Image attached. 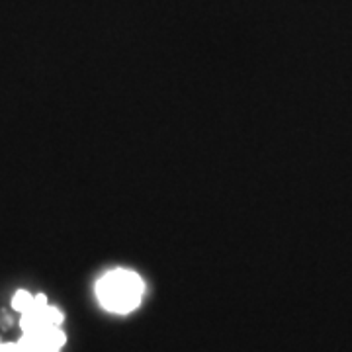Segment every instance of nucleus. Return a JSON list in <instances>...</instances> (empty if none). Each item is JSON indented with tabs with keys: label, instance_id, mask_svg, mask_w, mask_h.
Returning <instances> with one entry per match:
<instances>
[{
	"label": "nucleus",
	"instance_id": "nucleus-1",
	"mask_svg": "<svg viewBox=\"0 0 352 352\" xmlns=\"http://www.w3.org/2000/svg\"><path fill=\"white\" fill-rule=\"evenodd\" d=\"M143 292V280L131 270H112L96 282V298L100 305L118 315L131 314L138 309Z\"/></svg>",
	"mask_w": 352,
	"mask_h": 352
},
{
	"label": "nucleus",
	"instance_id": "nucleus-2",
	"mask_svg": "<svg viewBox=\"0 0 352 352\" xmlns=\"http://www.w3.org/2000/svg\"><path fill=\"white\" fill-rule=\"evenodd\" d=\"M67 337L57 325L24 333L18 342H0V352H59Z\"/></svg>",
	"mask_w": 352,
	"mask_h": 352
},
{
	"label": "nucleus",
	"instance_id": "nucleus-3",
	"mask_svg": "<svg viewBox=\"0 0 352 352\" xmlns=\"http://www.w3.org/2000/svg\"><path fill=\"white\" fill-rule=\"evenodd\" d=\"M32 303H34V296H32L30 292H25V289H18L12 300V307L16 311L24 314L25 309H30Z\"/></svg>",
	"mask_w": 352,
	"mask_h": 352
}]
</instances>
